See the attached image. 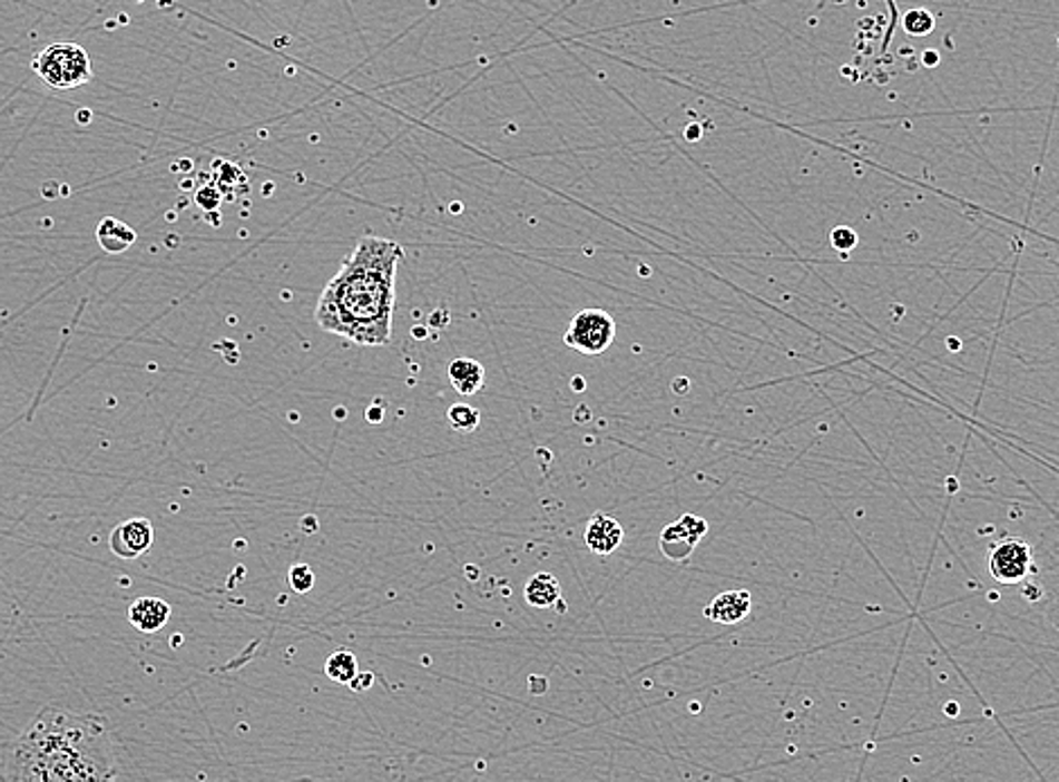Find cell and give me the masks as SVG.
I'll list each match as a JSON object with an SVG mask.
<instances>
[{"mask_svg": "<svg viewBox=\"0 0 1059 782\" xmlns=\"http://www.w3.org/2000/svg\"><path fill=\"white\" fill-rule=\"evenodd\" d=\"M830 242H832V246H834L836 251H841V253H847V251H852V248L856 246L859 237H856V233H854L852 228H847V226H839V228H834V231H832V235H830Z\"/></svg>", "mask_w": 1059, "mask_h": 782, "instance_id": "ac0fdd59", "label": "cell"}, {"mask_svg": "<svg viewBox=\"0 0 1059 782\" xmlns=\"http://www.w3.org/2000/svg\"><path fill=\"white\" fill-rule=\"evenodd\" d=\"M449 379L460 395H475L486 385V368L475 359L460 356L449 363Z\"/></svg>", "mask_w": 1059, "mask_h": 782, "instance_id": "8fae6325", "label": "cell"}, {"mask_svg": "<svg viewBox=\"0 0 1059 782\" xmlns=\"http://www.w3.org/2000/svg\"><path fill=\"white\" fill-rule=\"evenodd\" d=\"M526 603L535 609H548L561 603V584L552 573H537L526 584Z\"/></svg>", "mask_w": 1059, "mask_h": 782, "instance_id": "7c38bea8", "label": "cell"}, {"mask_svg": "<svg viewBox=\"0 0 1059 782\" xmlns=\"http://www.w3.org/2000/svg\"><path fill=\"white\" fill-rule=\"evenodd\" d=\"M622 539H625L622 526H620L614 517H609V515H605V512H596V515L589 519L587 528H585V544H587V548H589L594 555H600V557H607V555L616 553V550L620 548Z\"/></svg>", "mask_w": 1059, "mask_h": 782, "instance_id": "ba28073f", "label": "cell"}, {"mask_svg": "<svg viewBox=\"0 0 1059 782\" xmlns=\"http://www.w3.org/2000/svg\"><path fill=\"white\" fill-rule=\"evenodd\" d=\"M154 544V526L149 519H129L116 526L109 537V548L120 559H138L149 553Z\"/></svg>", "mask_w": 1059, "mask_h": 782, "instance_id": "52a82bcc", "label": "cell"}, {"mask_svg": "<svg viewBox=\"0 0 1059 782\" xmlns=\"http://www.w3.org/2000/svg\"><path fill=\"white\" fill-rule=\"evenodd\" d=\"M616 321L605 310L577 312L563 332V343L580 354H602L616 339Z\"/></svg>", "mask_w": 1059, "mask_h": 782, "instance_id": "277c9868", "label": "cell"}, {"mask_svg": "<svg viewBox=\"0 0 1059 782\" xmlns=\"http://www.w3.org/2000/svg\"><path fill=\"white\" fill-rule=\"evenodd\" d=\"M120 775L118 744L102 715L43 708L14 742L3 778L32 782H105Z\"/></svg>", "mask_w": 1059, "mask_h": 782, "instance_id": "6da1fadb", "label": "cell"}, {"mask_svg": "<svg viewBox=\"0 0 1059 782\" xmlns=\"http://www.w3.org/2000/svg\"><path fill=\"white\" fill-rule=\"evenodd\" d=\"M447 418H449L451 429L460 431V433H469V431L480 427V411L469 407V404H453L449 409Z\"/></svg>", "mask_w": 1059, "mask_h": 782, "instance_id": "9a60e30c", "label": "cell"}, {"mask_svg": "<svg viewBox=\"0 0 1059 782\" xmlns=\"http://www.w3.org/2000/svg\"><path fill=\"white\" fill-rule=\"evenodd\" d=\"M325 674L332 678V681H339V683H350L356 674H359V663H356V656L347 649H341V652H334L327 663H325Z\"/></svg>", "mask_w": 1059, "mask_h": 782, "instance_id": "5bb4252c", "label": "cell"}, {"mask_svg": "<svg viewBox=\"0 0 1059 782\" xmlns=\"http://www.w3.org/2000/svg\"><path fill=\"white\" fill-rule=\"evenodd\" d=\"M136 240H138L136 231L116 217H107L98 226V242L105 253H111V255L125 253L127 248L136 244Z\"/></svg>", "mask_w": 1059, "mask_h": 782, "instance_id": "4fadbf2b", "label": "cell"}, {"mask_svg": "<svg viewBox=\"0 0 1059 782\" xmlns=\"http://www.w3.org/2000/svg\"><path fill=\"white\" fill-rule=\"evenodd\" d=\"M404 248L374 235H363L327 282L316 307L318 325L356 345L391 343L398 266Z\"/></svg>", "mask_w": 1059, "mask_h": 782, "instance_id": "7a4b0ae2", "label": "cell"}, {"mask_svg": "<svg viewBox=\"0 0 1059 782\" xmlns=\"http://www.w3.org/2000/svg\"><path fill=\"white\" fill-rule=\"evenodd\" d=\"M902 26L913 37H926V35L933 32L935 19L926 10H911V12H906Z\"/></svg>", "mask_w": 1059, "mask_h": 782, "instance_id": "2e32d148", "label": "cell"}, {"mask_svg": "<svg viewBox=\"0 0 1059 782\" xmlns=\"http://www.w3.org/2000/svg\"><path fill=\"white\" fill-rule=\"evenodd\" d=\"M1057 41H1059V37H1057Z\"/></svg>", "mask_w": 1059, "mask_h": 782, "instance_id": "44dd1931", "label": "cell"}, {"mask_svg": "<svg viewBox=\"0 0 1059 782\" xmlns=\"http://www.w3.org/2000/svg\"><path fill=\"white\" fill-rule=\"evenodd\" d=\"M1048 618L1055 625V629L1059 632V579H1057L1055 589H1052V598H1050V605H1048Z\"/></svg>", "mask_w": 1059, "mask_h": 782, "instance_id": "d6986e66", "label": "cell"}, {"mask_svg": "<svg viewBox=\"0 0 1059 782\" xmlns=\"http://www.w3.org/2000/svg\"><path fill=\"white\" fill-rule=\"evenodd\" d=\"M372 681H374V676H372L370 672H365V674H356V676L350 681V686L354 688V693H363L365 688L372 686Z\"/></svg>", "mask_w": 1059, "mask_h": 782, "instance_id": "ffe728a7", "label": "cell"}, {"mask_svg": "<svg viewBox=\"0 0 1059 782\" xmlns=\"http://www.w3.org/2000/svg\"><path fill=\"white\" fill-rule=\"evenodd\" d=\"M990 575L1001 584H1019L1032 568V550L1023 539H1001L988 555Z\"/></svg>", "mask_w": 1059, "mask_h": 782, "instance_id": "5b68a950", "label": "cell"}, {"mask_svg": "<svg viewBox=\"0 0 1059 782\" xmlns=\"http://www.w3.org/2000/svg\"><path fill=\"white\" fill-rule=\"evenodd\" d=\"M751 594L748 592H726L717 596L706 609L704 616L717 625H737L751 614Z\"/></svg>", "mask_w": 1059, "mask_h": 782, "instance_id": "30bf717a", "label": "cell"}, {"mask_svg": "<svg viewBox=\"0 0 1059 782\" xmlns=\"http://www.w3.org/2000/svg\"><path fill=\"white\" fill-rule=\"evenodd\" d=\"M288 584L296 594H310L316 584V575L307 564H296L288 570Z\"/></svg>", "mask_w": 1059, "mask_h": 782, "instance_id": "e0dca14e", "label": "cell"}, {"mask_svg": "<svg viewBox=\"0 0 1059 782\" xmlns=\"http://www.w3.org/2000/svg\"><path fill=\"white\" fill-rule=\"evenodd\" d=\"M708 532V521L697 515H684L679 521H674L663 528L660 532V553L671 561H686L699 546V541Z\"/></svg>", "mask_w": 1059, "mask_h": 782, "instance_id": "8992f818", "label": "cell"}, {"mask_svg": "<svg viewBox=\"0 0 1059 782\" xmlns=\"http://www.w3.org/2000/svg\"><path fill=\"white\" fill-rule=\"evenodd\" d=\"M169 616L171 607L163 598H136L127 612L129 623L143 634L160 632L169 623Z\"/></svg>", "mask_w": 1059, "mask_h": 782, "instance_id": "9c48e42d", "label": "cell"}, {"mask_svg": "<svg viewBox=\"0 0 1059 782\" xmlns=\"http://www.w3.org/2000/svg\"><path fill=\"white\" fill-rule=\"evenodd\" d=\"M32 70L52 90H70L92 79L88 52L72 41L50 43L35 57Z\"/></svg>", "mask_w": 1059, "mask_h": 782, "instance_id": "3957f363", "label": "cell"}]
</instances>
